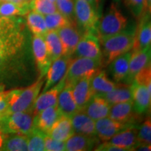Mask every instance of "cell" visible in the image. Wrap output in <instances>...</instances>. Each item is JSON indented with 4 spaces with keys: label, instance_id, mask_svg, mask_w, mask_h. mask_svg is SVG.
Here are the masks:
<instances>
[{
    "label": "cell",
    "instance_id": "1",
    "mask_svg": "<svg viewBox=\"0 0 151 151\" xmlns=\"http://www.w3.org/2000/svg\"><path fill=\"white\" fill-rule=\"evenodd\" d=\"M32 37L24 27L0 39V90L22 88L35 78Z\"/></svg>",
    "mask_w": 151,
    "mask_h": 151
},
{
    "label": "cell",
    "instance_id": "2",
    "mask_svg": "<svg viewBox=\"0 0 151 151\" xmlns=\"http://www.w3.org/2000/svg\"><path fill=\"white\" fill-rule=\"evenodd\" d=\"M135 29H124L116 35L100 40L102 46V65L107 66L118 57L129 52L135 40Z\"/></svg>",
    "mask_w": 151,
    "mask_h": 151
},
{
    "label": "cell",
    "instance_id": "3",
    "mask_svg": "<svg viewBox=\"0 0 151 151\" xmlns=\"http://www.w3.org/2000/svg\"><path fill=\"white\" fill-rule=\"evenodd\" d=\"M43 83V78H38L37 81L28 86L9 89V108L4 115L20 111L32 112L34 104Z\"/></svg>",
    "mask_w": 151,
    "mask_h": 151
},
{
    "label": "cell",
    "instance_id": "4",
    "mask_svg": "<svg viewBox=\"0 0 151 151\" xmlns=\"http://www.w3.org/2000/svg\"><path fill=\"white\" fill-rule=\"evenodd\" d=\"M127 25V18L124 16L116 1L111 4L98 23L97 33L99 41L116 35Z\"/></svg>",
    "mask_w": 151,
    "mask_h": 151
},
{
    "label": "cell",
    "instance_id": "5",
    "mask_svg": "<svg viewBox=\"0 0 151 151\" xmlns=\"http://www.w3.org/2000/svg\"><path fill=\"white\" fill-rule=\"evenodd\" d=\"M102 62L87 58L71 59L65 73V86L72 87L76 82L85 77H92L100 70Z\"/></svg>",
    "mask_w": 151,
    "mask_h": 151
},
{
    "label": "cell",
    "instance_id": "6",
    "mask_svg": "<svg viewBox=\"0 0 151 151\" xmlns=\"http://www.w3.org/2000/svg\"><path fill=\"white\" fill-rule=\"evenodd\" d=\"M31 111L15 112L1 116L0 130L6 134L27 135L34 128Z\"/></svg>",
    "mask_w": 151,
    "mask_h": 151
},
{
    "label": "cell",
    "instance_id": "7",
    "mask_svg": "<svg viewBox=\"0 0 151 151\" xmlns=\"http://www.w3.org/2000/svg\"><path fill=\"white\" fill-rule=\"evenodd\" d=\"M73 1L76 23L83 30V34L91 32L97 35V29L99 20L98 11L86 0Z\"/></svg>",
    "mask_w": 151,
    "mask_h": 151
},
{
    "label": "cell",
    "instance_id": "8",
    "mask_svg": "<svg viewBox=\"0 0 151 151\" xmlns=\"http://www.w3.org/2000/svg\"><path fill=\"white\" fill-rule=\"evenodd\" d=\"M73 55L76 58H87L101 61L102 52L97 35L91 32L84 33Z\"/></svg>",
    "mask_w": 151,
    "mask_h": 151
},
{
    "label": "cell",
    "instance_id": "9",
    "mask_svg": "<svg viewBox=\"0 0 151 151\" xmlns=\"http://www.w3.org/2000/svg\"><path fill=\"white\" fill-rule=\"evenodd\" d=\"M32 50L39 78H44L52 61L49 57L43 36L33 35L32 37Z\"/></svg>",
    "mask_w": 151,
    "mask_h": 151
},
{
    "label": "cell",
    "instance_id": "10",
    "mask_svg": "<svg viewBox=\"0 0 151 151\" xmlns=\"http://www.w3.org/2000/svg\"><path fill=\"white\" fill-rule=\"evenodd\" d=\"M150 46L143 50H136L130 57L129 69L124 83L132 84L136 75L143 68L150 65Z\"/></svg>",
    "mask_w": 151,
    "mask_h": 151
},
{
    "label": "cell",
    "instance_id": "11",
    "mask_svg": "<svg viewBox=\"0 0 151 151\" xmlns=\"http://www.w3.org/2000/svg\"><path fill=\"white\" fill-rule=\"evenodd\" d=\"M62 46V55L71 58L74 53L77 45L82 37L76 26H65L57 30Z\"/></svg>",
    "mask_w": 151,
    "mask_h": 151
},
{
    "label": "cell",
    "instance_id": "12",
    "mask_svg": "<svg viewBox=\"0 0 151 151\" xmlns=\"http://www.w3.org/2000/svg\"><path fill=\"white\" fill-rule=\"evenodd\" d=\"M65 76H64L63 78L56 85L46 90V92H42L41 94L38 95L32 108L34 116L43 109L56 105L60 92L65 88Z\"/></svg>",
    "mask_w": 151,
    "mask_h": 151
},
{
    "label": "cell",
    "instance_id": "13",
    "mask_svg": "<svg viewBox=\"0 0 151 151\" xmlns=\"http://www.w3.org/2000/svg\"><path fill=\"white\" fill-rule=\"evenodd\" d=\"M71 59V58L69 57L62 55L60 58L52 62L46 74V79L44 81L45 85L42 92L50 89L63 78Z\"/></svg>",
    "mask_w": 151,
    "mask_h": 151
},
{
    "label": "cell",
    "instance_id": "14",
    "mask_svg": "<svg viewBox=\"0 0 151 151\" xmlns=\"http://www.w3.org/2000/svg\"><path fill=\"white\" fill-rule=\"evenodd\" d=\"M133 124H124L106 117L95 121L96 135L99 140L107 141L125 128Z\"/></svg>",
    "mask_w": 151,
    "mask_h": 151
},
{
    "label": "cell",
    "instance_id": "15",
    "mask_svg": "<svg viewBox=\"0 0 151 151\" xmlns=\"http://www.w3.org/2000/svg\"><path fill=\"white\" fill-rule=\"evenodd\" d=\"M138 115L133 109V102L131 101L114 104L111 105L109 117L113 120L127 124H134Z\"/></svg>",
    "mask_w": 151,
    "mask_h": 151
},
{
    "label": "cell",
    "instance_id": "16",
    "mask_svg": "<svg viewBox=\"0 0 151 151\" xmlns=\"http://www.w3.org/2000/svg\"><path fill=\"white\" fill-rule=\"evenodd\" d=\"M61 116L57 104L48 107L34 116V127L47 134L53 124Z\"/></svg>",
    "mask_w": 151,
    "mask_h": 151
},
{
    "label": "cell",
    "instance_id": "17",
    "mask_svg": "<svg viewBox=\"0 0 151 151\" xmlns=\"http://www.w3.org/2000/svg\"><path fill=\"white\" fill-rule=\"evenodd\" d=\"M132 94L133 109L137 114L142 115L150 110L151 103V92L146 86L132 82Z\"/></svg>",
    "mask_w": 151,
    "mask_h": 151
},
{
    "label": "cell",
    "instance_id": "18",
    "mask_svg": "<svg viewBox=\"0 0 151 151\" xmlns=\"http://www.w3.org/2000/svg\"><path fill=\"white\" fill-rule=\"evenodd\" d=\"M150 13L146 12L141 17L140 23L135 31V40L134 50H143L150 46L151 44V23Z\"/></svg>",
    "mask_w": 151,
    "mask_h": 151
},
{
    "label": "cell",
    "instance_id": "19",
    "mask_svg": "<svg viewBox=\"0 0 151 151\" xmlns=\"http://www.w3.org/2000/svg\"><path fill=\"white\" fill-rule=\"evenodd\" d=\"M111 104L102 96L93 95L83 111L94 121L109 116Z\"/></svg>",
    "mask_w": 151,
    "mask_h": 151
},
{
    "label": "cell",
    "instance_id": "20",
    "mask_svg": "<svg viewBox=\"0 0 151 151\" xmlns=\"http://www.w3.org/2000/svg\"><path fill=\"white\" fill-rule=\"evenodd\" d=\"M97 136H87L74 134L65 141V150L86 151L94 150L99 144Z\"/></svg>",
    "mask_w": 151,
    "mask_h": 151
},
{
    "label": "cell",
    "instance_id": "21",
    "mask_svg": "<svg viewBox=\"0 0 151 151\" xmlns=\"http://www.w3.org/2000/svg\"><path fill=\"white\" fill-rule=\"evenodd\" d=\"M92 77H85L76 82L72 86V93L76 104L79 110H83L93 96L90 79Z\"/></svg>",
    "mask_w": 151,
    "mask_h": 151
},
{
    "label": "cell",
    "instance_id": "22",
    "mask_svg": "<svg viewBox=\"0 0 151 151\" xmlns=\"http://www.w3.org/2000/svg\"><path fill=\"white\" fill-rule=\"evenodd\" d=\"M135 126V124L129 126L113 136L110 140L107 141L117 146L124 148L127 151L134 150V147L138 144L137 127Z\"/></svg>",
    "mask_w": 151,
    "mask_h": 151
},
{
    "label": "cell",
    "instance_id": "23",
    "mask_svg": "<svg viewBox=\"0 0 151 151\" xmlns=\"http://www.w3.org/2000/svg\"><path fill=\"white\" fill-rule=\"evenodd\" d=\"M74 134L71 118L61 116L53 124L47 135L58 141L65 142Z\"/></svg>",
    "mask_w": 151,
    "mask_h": 151
},
{
    "label": "cell",
    "instance_id": "24",
    "mask_svg": "<svg viewBox=\"0 0 151 151\" xmlns=\"http://www.w3.org/2000/svg\"><path fill=\"white\" fill-rule=\"evenodd\" d=\"M70 118L75 134L87 136H97L95 121L90 118L82 110L76 113Z\"/></svg>",
    "mask_w": 151,
    "mask_h": 151
},
{
    "label": "cell",
    "instance_id": "25",
    "mask_svg": "<svg viewBox=\"0 0 151 151\" xmlns=\"http://www.w3.org/2000/svg\"><path fill=\"white\" fill-rule=\"evenodd\" d=\"M132 52H127L118 57L109 64V71L113 81L123 83L128 73L129 63Z\"/></svg>",
    "mask_w": 151,
    "mask_h": 151
},
{
    "label": "cell",
    "instance_id": "26",
    "mask_svg": "<svg viewBox=\"0 0 151 151\" xmlns=\"http://www.w3.org/2000/svg\"><path fill=\"white\" fill-rule=\"evenodd\" d=\"M57 105L62 116L69 118L80 111L73 99L72 87L65 86L61 90L58 96Z\"/></svg>",
    "mask_w": 151,
    "mask_h": 151
},
{
    "label": "cell",
    "instance_id": "27",
    "mask_svg": "<svg viewBox=\"0 0 151 151\" xmlns=\"http://www.w3.org/2000/svg\"><path fill=\"white\" fill-rule=\"evenodd\" d=\"M116 83L109 78L105 71L99 70L90 79V87L93 95H104L111 92L116 87Z\"/></svg>",
    "mask_w": 151,
    "mask_h": 151
},
{
    "label": "cell",
    "instance_id": "28",
    "mask_svg": "<svg viewBox=\"0 0 151 151\" xmlns=\"http://www.w3.org/2000/svg\"><path fill=\"white\" fill-rule=\"evenodd\" d=\"M27 27L22 16H4L0 15V39H4Z\"/></svg>",
    "mask_w": 151,
    "mask_h": 151
},
{
    "label": "cell",
    "instance_id": "29",
    "mask_svg": "<svg viewBox=\"0 0 151 151\" xmlns=\"http://www.w3.org/2000/svg\"><path fill=\"white\" fill-rule=\"evenodd\" d=\"M111 105L132 100L131 84L118 83L108 93L101 95Z\"/></svg>",
    "mask_w": 151,
    "mask_h": 151
},
{
    "label": "cell",
    "instance_id": "30",
    "mask_svg": "<svg viewBox=\"0 0 151 151\" xmlns=\"http://www.w3.org/2000/svg\"><path fill=\"white\" fill-rule=\"evenodd\" d=\"M43 39L51 61L60 58L62 55V46L57 30H48Z\"/></svg>",
    "mask_w": 151,
    "mask_h": 151
},
{
    "label": "cell",
    "instance_id": "31",
    "mask_svg": "<svg viewBox=\"0 0 151 151\" xmlns=\"http://www.w3.org/2000/svg\"><path fill=\"white\" fill-rule=\"evenodd\" d=\"M25 23L27 29L33 35L43 36L47 32L46 22H45L44 16L30 11L25 15Z\"/></svg>",
    "mask_w": 151,
    "mask_h": 151
},
{
    "label": "cell",
    "instance_id": "32",
    "mask_svg": "<svg viewBox=\"0 0 151 151\" xmlns=\"http://www.w3.org/2000/svg\"><path fill=\"white\" fill-rule=\"evenodd\" d=\"M2 150L4 151H26L28 150L27 135L7 134Z\"/></svg>",
    "mask_w": 151,
    "mask_h": 151
},
{
    "label": "cell",
    "instance_id": "33",
    "mask_svg": "<svg viewBox=\"0 0 151 151\" xmlns=\"http://www.w3.org/2000/svg\"><path fill=\"white\" fill-rule=\"evenodd\" d=\"M30 11L29 4H18L2 1L0 2V15L4 16H24Z\"/></svg>",
    "mask_w": 151,
    "mask_h": 151
},
{
    "label": "cell",
    "instance_id": "34",
    "mask_svg": "<svg viewBox=\"0 0 151 151\" xmlns=\"http://www.w3.org/2000/svg\"><path fill=\"white\" fill-rule=\"evenodd\" d=\"M46 135V134L34 127L27 135L28 150L44 151Z\"/></svg>",
    "mask_w": 151,
    "mask_h": 151
},
{
    "label": "cell",
    "instance_id": "35",
    "mask_svg": "<svg viewBox=\"0 0 151 151\" xmlns=\"http://www.w3.org/2000/svg\"><path fill=\"white\" fill-rule=\"evenodd\" d=\"M44 19L48 30H58L65 26L73 24L69 19L60 14L58 11L52 14L46 15L44 16Z\"/></svg>",
    "mask_w": 151,
    "mask_h": 151
},
{
    "label": "cell",
    "instance_id": "36",
    "mask_svg": "<svg viewBox=\"0 0 151 151\" xmlns=\"http://www.w3.org/2000/svg\"><path fill=\"white\" fill-rule=\"evenodd\" d=\"M30 11L46 16L58 11L56 4L50 0H30L29 2Z\"/></svg>",
    "mask_w": 151,
    "mask_h": 151
},
{
    "label": "cell",
    "instance_id": "37",
    "mask_svg": "<svg viewBox=\"0 0 151 151\" xmlns=\"http://www.w3.org/2000/svg\"><path fill=\"white\" fill-rule=\"evenodd\" d=\"M55 4L58 11L60 14L69 19L73 25H76L74 15V1L73 0H55Z\"/></svg>",
    "mask_w": 151,
    "mask_h": 151
},
{
    "label": "cell",
    "instance_id": "38",
    "mask_svg": "<svg viewBox=\"0 0 151 151\" xmlns=\"http://www.w3.org/2000/svg\"><path fill=\"white\" fill-rule=\"evenodd\" d=\"M137 138L138 143H151V121L150 118H147L141 124L139 127L137 128Z\"/></svg>",
    "mask_w": 151,
    "mask_h": 151
},
{
    "label": "cell",
    "instance_id": "39",
    "mask_svg": "<svg viewBox=\"0 0 151 151\" xmlns=\"http://www.w3.org/2000/svg\"><path fill=\"white\" fill-rule=\"evenodd\" d=\"M133 82L142 85L148 88V91L151 92V69L150 65L144 67L136 75Z\"/></svg>",
    "mask_w": 151,
    "mask_h": 151
},
{
    "label": "cell",
    "instance_id": "40",
    "mask_svg": "<svg viewBox=\"0 0 151 151\" xmlns=\"http://www.w3.org/2000/svg\"><path fill=\"white\" fill-rule=\"evenodd\" d=\"M124 1L136 18H140L145 11H146L144 0H124Z\"/></svg>",
    "mask_w": 151,
    "mask_h": 151
},
{
    "label": "cell",
    "instance_id": "41",
    "mask_svg": "<svg viewBox=\"0 0 151 151\" xmlns=\"http://www.w3.org/2000/svg\"><path fill=\"white\" fill-rule=\"evenodd\" d=\"M45 150L46 151H64L65 150V142L58 141L46 135L45 137Z\"/></svg>",
    "mask_w": 151,
    "mask_h": 151
},
{
    "label": "cell",
    "instance_id": "42",
    "mask_svg": "<svg viewBox=\"0 0 151 151\" xmlns=\"http://www.w3.org/2000/svg\"><path fill=\"white\" fill-rule=\"evenodd\" d=\"M8 108V90H0V116L5 114Z\"/></svg>",
    "mask_w": 151,
    "mask_h": 151
},
{
    "label": "cell",
    "instance_id": "43",
    "mask_svg": "<svg viewBox=\"0 0 151 151\" xmlns=\"http://www.w3.org/2000/svg\"><path fill=\"white\" fill-rule=\"evenodd\" d=\"M95 151H127L124 148L113 145L109 141H103L101 144H98L94 149Z\"/></svg>",
    "mask_w": 151,
    "mask_h": 151
},
{
    "label": "cell",
    "instance_id": "44",
    "mask_svg": "<svg viewBox=\"0 0 151 151\" xmlns=\"http://www.w3.org/2000/svg\"><path fill=\"white\" fill-rule=\"evenodd\" d=\"M134 150L150 151V150H151L150 144H147V143H138V144L134 147Z\"/></svg>",
    "mask_w": 151,
    "mask_h": 151
},
{
    "label": "cell",
    "instance_id": "45",
    "mask_svg": "<svg viewBox=\"0 0 151 151\" xmlns=\"http://www.w3.org/2000/svg\"><path fill=\"white\" fill-rule=\"evenodd\" d=\"M2 1H8V2L18 4H27L29 2L28 0H0V2H2Z\"/></svg>",
    "mask_w": 151,
    "mask_h": 151
},
{
    "label": "cell",
    "instance_id": "46",
    "mask_svg": "<svg viewBox=\"0 0 151 151\" xmlns=\"http://www.w3.org/2000/svg\"><path fill=\"white\" fill-rule=\"evenodd\" d=\"M86 1H88V2H89L96 11H98L99 8V6L100 4V0H86Z\"/></svg>",
    "mask_w": 151,
    "mask_h": 151
},
{
    "label": "cell",
    "instance_id": "47",
    "mask_svg": "<svg viewBox=\"0 0 151 151\" xmlns=\"http://www.w3.org/2000/svg\"><path fill=\"white\" fill-rule=\"evenodd\" d=\"M6 137H7L6 134L4 133L3 132H1V130H0V150H2L4 142V140Z\"/></svg>",
    "mask_w": 151,
    "mask_h": 151
},
{
    "label": "cell",
    "instance_id": "48",
    "mask_svg": "<svg viewBox=\"0 0 151 151\" xmlns=\"http://www.w3.org/2000/svg\"><path fill=\"white\" fill-rule=\"evenodd\" d=\"M145 1V9L147 12L150 13L151 10V0H144Z\"/></svg>",
    "mask_w": 151,
    "mask_h": 151
},
{
    "label": "cell",
    "instance_id": "49",
    "mask_svg": "<svg viewBox=\"0 0 151 151\" xmlns=\"http://www.w3.org/2000/svg\"><path fill=\"white\" fill-rule=\"evenodd\" d=\"M50 1H52V2H55V0H50Z\"/></svg>",
    "mask_w": 151,
    "mask_h": 151
},
{
    "label": "cell",
    "instance_id": "50",
    "mask_svg": "<svg viewBox=\"0 0 151 151\" xmlns=\"http://www.w3.org/2000/svg\"><path fill=\"white\" fill-rule=\"evenodd\" d=\"M0 119H1V116H0Z\"/></svg>",
    "mask_w": 151,
    "mask_h": 151
},
{
    "label": "cell",
    "instance_id": "51",
    "mask_svg": "<svg viewBox=\"0 0 151 151\" xmlns=\"http://www.w3.org/2000/svg\"><path fill=\"white\" fill-rule=\"evenodd\" d=\"M28 1H30V0H28Z\"/></svg>",
    "mask_w": 151,
    "mask_h": 151
}]
</instances>
